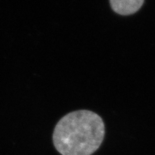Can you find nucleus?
<instances>
[{
    "instance_id": "obj_2",
    "label": "nucleus",
    "mask_w": 155,
    "mask_h": 155,
    "mask_svg": "<svg viewBox=\"0 0 155 155\" xmlns=\"http://www.w3.org/2000/svg\"><path fill=\"white\" fill-rule=\"evenodd\" d=\"M144 0H110V5L114 12L120 15L127 16L138 12Z\"/></svg>"
},
{
    "instance_id": "obj_1",
    "label": "nucleus",
    "mask_w": 155,
    "mask_h": 155,
    "mask_svg": "<svg viewBox=\"0 0 155 155\" xmlns=\"http://www.w3.org/2000/svg\"><path fill=\"white\" fill-rule=\"evenodd\" d=\"M105 136V125L99 115L88 110L73 111L58 122L53 144L61 155H92Z\"/></svg>"
}]
</instances>
